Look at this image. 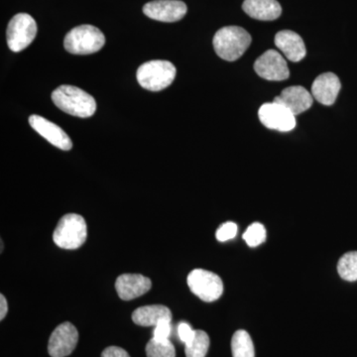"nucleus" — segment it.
<instances>
[{
	"label": "nucleus",
	"instance_id": "nucleus-1",
	"mask_svg": "<svg viewBox=\"0 0 357 357\" xmlns=\"http://www.w3.org/2000/svg\"><path fill=\"white\" fill-rule=\"evenodd\" d=\"M52 100L66 114L81 119L93 116L96 110L95 98L77 86H59L52 93Z\"/></svg>",
	"mask_w": 357,
	"mask_h": 357
},
{
	"label": "nucleus",
	"instance_id": "nucleus-2",
	"mask_svg": "<svg viewBox=\"0 0 357 357\" xmlns=\"http://www.w3.org/2000/svg\"><path fill=\"white\" fill-rule=\"evenodd\" d=\"M251 41L250 34L243 28L227 26L215 33L213 44L218 57L234 62L245 53Z\"/></svg>",
	"mask_w": 357,
	"mask_h": 357
},
{
	"label": "nucleus",
	"instance_id": "nucleus-3",
	"mask_svg": "<svg viewBox=\"0 0 357 357\" xmlns=\"http://www.w3.org/2000/svg\"><path fill=\"white\" fill-rule=\"evenodd\" d=\"M105 37L93 25H81L73 28L65 37L66 50L74 55H89L105 46Z\"/></svg>",
	"mask_w": 357,
	"mask_h": 357
},
{
	"label": "nucleus",
	"instance_id": "nucleus-4",
	"mask_svg": "<svg viewBox=\"0 0 357 357\" xmlns=\"http://www.w3.org/2000/svg\"><path fill=\"white\" fill-rule=\"evenodd\" d=\"M175 66L168 61L154 60L144 63L138 68V83L150 91H160L173 83L176 77Z\"/></svg>",
	"mask_w": 357,
	"mask_h": 357
},
{
	"label": "nucleus",
	"instance_id": "nucleus-5",
	"mask_svg": "<svg viewBox=\"0 0 357 357\" xmlns=\"http://www.w3.org/2000/svg\"><path fill=\"white\" fill-rule=\"evenodd\" d=\"M88 229L84 218L77 213H68L59 220L54 231V243L63 249L81 248L86 241Z\"/></svg>",
	"mask_w": 357,
	"mask_h": 357
},
{
	"label": "nucleus",
	"instance_id": "nucleus-6",
	"mask_svg": "<svg viewBox=\"0 0 357 357\" xmlns=\"http://www.w3.org/2000/svg\"><path fill=\"white\" fill-rule=\"evenodd\" d=\"M37 35L36 21L27 13H18L7 26V45L11 51L20 52L32 43Z\"/></svg>",
	"mask_w": 357,
	"mask_h": 357
},
{
	"label": "nucleus",
	"instance_id": "nucleus-7",
	"mask_svg": "<svg viewBox=\"0 0 357 357\" xmlns=\"http://www.w3.org/2000/svg\"><path fill=\"white\" fill-rule=\"evenodd\" d=\"M187 281L190 290L204 302H213L222 297V279L213 272L204 269L192 270Z\"/></svg>",
	"mask_w": 357,
	"mask_h": 357
},
{
	"label": "nucleus",
	"instance_id": "nucleus-8",
	"mask_svg": "<svg viewBox=\"0 0 357 357\" xmlns=\"http://www.w3.org/2000/svg\"><path fill=\"white\" fill-rule=\"evenodd\" d=\"M260 121L265 128L280 132H289L296 126L295 115L278 102H266L258 112Z\"/></svg>",
	"mask_w": 357,
	"mask_h": 357
},
{
	"label": "nucleus",
	"instance_id": "nucleus-9",
	"mask_svg": "<svg viewBox=\"0 0 357 357\" xmlns=\"http://www.w3.org/2000/svg\"><path fill=\"white\" fill-rule=\"evenodd\" d=\"M255 70L267 81H285L290 76L287 62L279 52L268 50L256 60Z\"/></svg>",
	"mask_w": 357,
	"mask_h": 357
},
{
	"label": "nucleus",
	"instance_id": "nucleus-10",
	"mask_svg": "<svg viewBox=\"0 0 357 357\" xmlns=\"http://www.w3.org/2000/svg\"><path fill=\"white\" fill-rule=\"evenodd\" d=\"M187 11V6L180 0H155L143 7V13L147 17L168 23L182 20Z\"/></svg>",
	"mask_w": 357,
	"mask_h": 357
},
{
	"label": "nucleus",
	"instance_id": "nucleus-11",
	"mask_svg": "<svg viewBox=\"0 0 357 357\" xmlns=\"http://www.w3.org/2000/svg\"><path fill=\"white\" fill-rule=\"evenodd\" d=\"M79 333L76 326L70 323L61 324L52 333L49 340L48 351L52 357L70 356L76 349Z\"/></svg>",
	"mask_w": 357,
	"mask_h": 357
},
{
	"label": "nucleus",
	"instance_id": "nucleus-12",
	"mask_svg": "<svg viewBox=\"0 0 357 357\" xmlns=\"http://www.w3.org/2000/svg\"><path fill=\"white\" fill-rule=\"evenodd\" d=\"M29 123L36 132H38L42 137H44L54 146L64 150V151H69L72 149L73 142L69 135L57 124L36 114L29 117Z\"/></svg>",
	"mask_w": 357,
	"mask_h": 357
},
{
	"label": "nucleus",
	"instance_id": "nucleus-13",
	"mask_svg": "<svg viewBox=\"0 0 357 357\" xmlns=\"http://www.w3.org/2000/svg\"><path fill=\"white\" fill-rule=\"evenodd\" d=\"M151 287V280L140 274H122L115 282L117 294L123 301L136 299L146 294Z\"/></svg>",
	"mask_w": 357,
	"mask_h": 357
},
{
	"label": "nucleus",
	"instance_id": "nucleus-14",
	"mask_svg": "<svg viewBox=\"0 0 357 357\" xmlns=\"http://www.w3.org/2000/svg\"><path fill=\"white\" fill-rule=\"evenodd\" d=\"M275 102L280 103L294 115H299L312 107L314 98L306 89L301 86H289L276 96Z\"/></svg>",
	"mask_w": 357,
	"mask_h": 357
},
{
	"label": "nucleus",
	"instance_id": "nucleus-15",
	"mask_svg": "<svg viewBox=\"0 0 357 357\" xmlns=\"http://www.w3.org/2000/svg\"><path fill=\"white\" fill-rule=\"evenodd\" d=\"M342 89L340 79L333 73L319 75L312 86V96L324 105H332L337 100Z\"/></svg>",
	"mask_w": 357,
	"mask_h": 357
},
{
	"label": "nucleus",
	"instance_id": "nucleus-16",
	"mask_svg": "<svg viewBox=\"0 0 357 357\" xmlns=\"http://www.w3.org/2000/svg\"><path fill=\"white\" fill-rule=\"evenodd\" d=\"M275 45L289 61L300 62L306 57L307 50L302 37L291 30H283L275 36Z\"/></svg>",
	"mask_w": 357,
	"mask_h": 357
},
{
	"label": "nucleus",
	"instance_id": "nucleus-17",
	"mask_svg": "<svg viewBox=\"0 0 357 357\" xmlns=\"http://www.w3.org/2000/svg\"><path fill=\"white\" fill-rule=\"evenodd\" d=\"M243 9L251 18L261 21L277 20L282 13L280 3L277 0H245Z\"/></svg>",
	"mask_w": 357,
	"mask_h": 357
},
{
	"label": "nucleus",
	"instance_id": "nucleus-18",
	"mask_svg": "<svg viewBox=\"0 0 357 357\" xmlns=\"http://www.w3.org/2000/svg\"><path fill=\"white\" fill-rule=\"evenodd\" d=\"M134 324L141 326H156L160 321H172V312L163 305L138 307L132 314Z\"/></svg>",
	"mask_w": 357,
	"mask_h": 357
},
{
	"label": "nucleus",
	"instance_id": "nucleus-19",
	"mask_svg": "<svg viewBox=\"0 0 357 357\" xmlns=\"http://www.w3.org/2000/svg\"><path fill=\"white\" fill-rule=\"evenodd\" d=\"M231 351L234 357H255V345L248 332L239 330L234 333Z\"/></svg>",
	"mask_w": 357,
	"mask_h": 357
},
{
	"label": "nucleus",
	"instance_id": "nucleus-20",
	"mask_svg": "<svg viewBox=\"0 0 357 357\" xmlns=\"http://www.w3.org/2000/svg\"><path fill=\"white\" fill-rule=\"evenodd\" d=\"M210 337L204 331H196L194 340L185 345V357H206L210 347Z\"/></svg>",
	"mask_w": 357,
	"mask_h": 357
},
{
	"label": "nucleus",
	"instance_id": "nucleus-21",
	"mask_svg": "<svg viewBox=\"0 0 357 357\" xmlns=\"http://www.w3.org/2000/svg\"><path fill=\"white\" fill-rule=\"evenodd\" d=\"M337 272L345 281L357 280V251L345 253L337 263Z\"/></svg>",
	"mask_w": 357,
	"mask_h": 357
},
{
	"label": "nucleus",
	"instance_id": "nucleus-22",
	"mask_svg": "<svg viewBox=\"0 0 357 357\" xmlns=\"http://www.w3.org/2000/svg\"><path fill=\"white\" fill-rule=\"evenodd\" d=\"M147 357H175L176 351L170 340H157L152 337L146 345Z\"/></svg>",
	"mask_w": 357,
	"mask_h": 357
},
{
	"label": "nucleus",
	"instance_id": "nucleus-23",
	"mask_svg": "<svg viewBox=\"0 0 357 357\" xmlns=\"http://www.w3.org/2000/svg\"><path fill=\"white\" fill-rule=\"evenodd\" d=\"M243 239L251 248L260 245L266 241V229L259 222L253 223L244 232Z\"/></svg>",
	"mask_w": 357,
	"mask_h": 357
},
{
	"label": "nucleus",
	"instance_id": "nucleus-24",
	"mask_svg": "<svg viewBox=\"0 0 357 357\" xmlns=\"http://www.w3.org/2000/svg\"><path fill=\"white\" fill-rule=\"evenodd\" d=\"M237 234V225L234 222H229L220 225V229L217 230V239L220 243L230 241L236 237Z\"/></svg>",
	"mask_w": 357,
	"mask_h": 357
},
{
	"label": "nucleus",
	"instance_id": "nucleus-25",
	"mask_svg": "<svg viewBox=\"0 0 357 357\" xmlns=\"http://www.w3.org/2000/svg\"><path fill=\"white\" fill-rule=\"evenodd\" d=\"M171 333H172L171 321H160L158 325L155 326L153 338L157 340H168Z\"/></svg>",
	"mask_w": 357,
	"mask_h": 357
},
{
	"label": "nucleus",
	"instance_id": "nucleus-26",
	"mask_svg": "<svg viewBox=\"0 0 357 357\" xmlns=\"http://www.w3.org/2000/svg\"><path fill=\"white\" fill-rule=\"evenodd\" d=\"M178 335L181 342L185 345L189 344L196 335V331L192 330L189 324L182 321L178 326Z\"/></svg>",
	"mask_w": 357,
	"mask_h": 357
},
{
	"label": "nucleus",
	"instance_id": "nucleus-27",
	"mask_svg": "<svg viewBox=\"0 0 357 357\" xmlns=\"http://www.w3.org/2000/svg\"><path fill=\"white\" fill-rule=\"evenodd\" d=\"M102 357H130L126 349L119 347H109L102 351Z\"/></svg>",
	"mask_w": 357,
	"mask_h": 357
},
{
	"label": "nucleus",
	"instance_id": "nucleus-28",
	"mask_svg": "<svg viewBox=\"0 0 357 357\" xmlns=\"http://www.w3.org/2000/svg\"><path fill=\"white\" fill-rule=\"evenodd\" d=\"M7 312H8V305L7 301L3 295H0V319H3L6 317Z\"/></svg>",
	"mask_w": 357,
	"mask_h": 357
},
{
	"label": "nucleus",
	"instance_id": "nucleus-29",
	"mask_svg": "<svg viewBox=\"0 0 357 357\" xmlns=\"http://www.w3.org/2000/svg\"><path fill=\"white\" fill-rule=\"evenodd\" d=\"M2 249H3V243H2V241H1V251H2Z\"/></svg>",
	"mask_w": 357,
	"mask_h": 357
}]
</instances>
